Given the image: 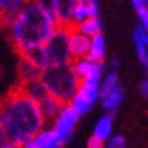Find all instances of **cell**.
<instances>
[{
  "label": "cell",
  "mask_w": 148,
  "mask_h": 148,
  "mask_svg": "<svg viewBox=\"0 0 148 148\" xmlns=\"http://www.w3.org/2000/svg\"><path fill=\"white\" fill-rule=\"evenodd\" d=\"M139 18H140L142 26H144L142 29L148 33V8H147V9H142V11H139Z\"/></svg>",
  "instance_id": "obj_24"
},
{
  "label": "cell",
  "mask_w": 148,
  "mask_h": 148,
  "mask_svg": "<svg viewBox=\"0 0 148 148\" xmlns=\"http://www.w3.org/2000/svg\"><path fill=\"white\" fill-rule=\"evenodd\" d=\"M68 104L77 112V115H82V113L89 110V107L92 106V101H91V100H88L86 97H83L82 94L76 92V95L71 98V101Z\"/></svg>",
  "instance_id": "obj_17"
},
{
  "label": "cell",
  "mask_w": 148,
  "mask_h": 148,
  "mask_svg": "<svg viewBox=\"0 0 148 148\" xmlns=\"http://www.w3.org/2000/svg\"><path fill=\"white\" fill-rule=\"evenodd\" d=\"M133 41H134V44H136V50H138V56L140 59V62L145 64L148 60V50L145 49V45L142 44V41H140V38L138 36L136 32L133 33Z\"/></svg>",
  "instance_id": "obj_20"
},
{
  "label": "cell",
  "mask_w": 148,
  "mask_h": 148,
  "mask_svg": "<svg viewBox=\"0 0 148 148\" xmlns=\"http://www.w3.org/2000/svg\"><path fill=\"white\" fill-rule=\"evenodd\" d=\"M116 88V74L115 73H110L109 76L106 77L104 80V83L101 86V89H100V95L101 97H106V95H109V94Z\"/></svg>",
  "instance_id": "obj_19"
},
{
  "label": "cell",
  "mask_w": 148,
  "mask_h": 148,
  "mask_svg": "<svg viewBox=\"0 0 148 148\" xmlns=\"http://www.w3.org/2000/svg\"><path fill=\"white\" fill-rule=\"evenodd\" d=\"M11 44L15 53L44 47L55 32V24L41 2L24 3L11 26Z\"/></svg>",
  "instance_id": "obj_2"
},
{
  "label": "cell",
  "mask_w": 148,
  "mask_h": 148,
  "mask_svg": "<svg viewBox=\"0 0 148 148\" xmlns=\"http://www.w3.org/2000/svg\"><path fill=\"white\" fill-rule=\"evenodd\" d=\"M140 92H142V95H144V97L148 98V79L140 82Z\"/></svg>",
  "instance_id": "obj_27"
},
{
  "label": "cell",
  "mask_w": 148,
  "mask_h": 148,
  "mask_svg": "<svg viewBox=\"0 0 148 148\" xmlns=\"http://www.w3.org/2000/svg\"><path fill=\"white\" fill-rule=\"evenodd\" d=\"M65 106H66V103L60 101L59 98L50 95V94L38 103V107L42 115L44 123H53V124H55V121L60 115V112L65 109Z\"/></svg>",
  "instance_id": "obj_6"
},
{
  "label": "cell",
  "mask_w": 148,
  "mask_h": 148,
  "mask_svg": "<svg viewBox=\"0 0 148 148\" xmlns=\"http://www.w3.org/2000/svg\"><path fill=\"white\" fill-rule=\"evenodd\" d=\"M23 2L15 0V2H6L0 0V29L11 27L14 20L17 18L20 9L23 8Z\"/></svg>",
  "instance_id": "obj_9"
},
{
  "label": "cell",
  "mask_w": 148,
  "mask_h": 148,
  "mask_svg": "<svg viewBox=\"0 0 148 148\" xmlns=\"http://www.w3.org/2000/svg\"><path fill=\"white\" fill-rule=\"evenodd\" d=\"M14 88L18 89L20 92H23L24 95H27L32 98L33 101L39 103L42 98L49 95V91L45 89V86L39 79H30V80H17V83L14 85Z\"/></svg>",
  "instance_id": "obj_7"
},
{
  "label": "cell",
  "mask_w": 148,
  "mask_h": 148,
  "mask_svg": "<svg viewBox=\"0 0 148 148\" xmlns=\"http://www.w3.org/2000/svg\"><path fill=\"white\" fill-rule=\"evenodd\" d=\"M44 50L49 60V66L71 64L70 55V33L62 27L55 29L53 35L44 44Z\"/></svg>",
  "instance_id": "obj_4"
},
{
  "label": "cell",
  "mask_w": 148,
  "mask_h": 148,
  "mask_svg": "<svg viewBox=\"0 0 148 148\" xmlns=\"http://www.w3.org/2000/svg\"><path fill=\"white\" fill-rule=\"evenodd\" d=\"M21 148H36V147H35V145H33L32 142H27V144H26V145H23Z\"/></svg>",
  "instance_id": "obj_30"
},
{
  "label": "cell",
  "mask_w": 148,
  "mask_h": 148,
  "mask_svg": "<svg viewBox=\"0 0 148 148\" xmlns=\"http://www.w3.org/2000/svg\"><path fill=\"white\" fill-rule=\"evenodd\" d=\"M39 80L42 82L50 95L59 98L60 101L66 104L76 95L80 82H82L71 64L47 66L45 70L41 71Z\"/></svg>",
  "instance_id": "obj_3"
},
{
  "label": "cell",
  "mask_w": 148,
  "mask_h": 148,
  "mask_svg": "<svg viewBox=\"0 0 148 148\" xmlns=\"http://www.w3.org/2000/svg\"><path fill=\"white\" fill-rule=\"evenodd\" d=\"M0 123L6 140L12 145L23 147L41 133L44 119L38 103L12 86L0 98Z\"/></svg>",
  "instance_id": "obj_1"
},
{
  "label": "cell",
  "mask_w": 148,
  "mask_h": 148,
  "mask_svg": "<svg viewBox=\"0 0 148 148\" xmlns=\"http://www.w3.org/2000/svg\"><path fill=\"white\" fill-rule=\"evenodd\" d=\"M125 147V140L123 136H115L109 140V145L107 148H124Z\"/></svg>",
  "instance_id": "obj_22"
},
{
  "label": "cell",
  "mask_w": 148,
  "mask_h": 148,
  "mask_svg": "<svg viewBox=\"0 0 148 148\" xmlns=\"http://www.w3.org/2000/svg\"><path fill=\"white\" fill-rule=\"evenodd\" d=\"M0 148H21V147H17V145H12V144H5L3 147H0Z\"/></svg>",
  "instance_id": "obj_29"
},
{
  "label": "cell",
  "mask_w": 148,
  "mask_h": 148,
  "mask_svg": "<svg viewBox=\"0 0 148 148\" xmlns=\"http://www.w3.org/2000/svg\"><path fill=\"white\" fill-rule=\"evenodd\" d=\"M123 95H124V91L121 86H116L115 89H113L109 95H106L104 100H103V106L107 109V112H116L118 106L121 103V100H123Z\"/></svg>",
  "instance_id": "obj_15"
},
{
  "label": "cell",
  "mask_w": 148,
  "mask_h": 148,
  "mask_svg": "<svg viewBox=\"0 0 148 148\" xmlns=\"http://www.w3.org/2000/svg\"><path fill=\"white\" fill-rule=\"evenodd\" d=\"M18 56L24 60H27L30 65H33L39 71H42L49 66V60H47V55H45L44 47H33V49L23 50V51L18 53Z\"/></svg>",
  "instance_id": "obj_10"
},
{
  "label": "cell",
  "mask_w": 148,
  "mask_h": 148,
  "mask_svg": "<svg viewBox=\"0 0 148 148\" xmlns=\"http://www.w3.org/2000/svg\"><path fill=\"white\" fill-rule=\"evenodd\" d=\"M91 49V39L85 36L80 32H73L70 33V55H71V62L79 59L86 58Z\"/></svg>",
  "instance_id": "obj_8"
},
{
  "label": "cell",
  "mask_w": 148,
  "mask_h": 148,
  "mask_svg": "<svg viewBox=\"0 0 148 148\" xmlns=\"http://www.w3.org/2000/svg\"><path fill=\"white\" fill-rule=\"evenodd\" d=\"M136 33H138V36L140 38L142 44L145 45V49L148 50V33L142 29V26H138V27H136Z\"/></svg>",
  "instance_id": "obj_23"
},
{
  "label": "cell",
  "mask_w": 148,
  "mask_h": 148,
  "mask_svg": "<svg viewBox=\"0 0 148 148\" xmlns=\"http://www.w3.org/2000/svg\"><path fill=\"white\" fill-rule=\"evenodd\" d=\"M41 71L36 70L33 65H30L27 60L20 58L18 62V80H30V79H39Z\"/></svg>",
  "instance_id": "obj_14"
},
{
  "label": "cell",
  "mask_w": 148,
  "mask_h": 148,
  "mask_svg": "<svg viewBox=\"0 0 148 148\" xmlns=\"http://www.w3.org/2000/svg\"><path fill=\"white\" fill-rule=\"evenodd\" d=\"M88 148H103V140H100L95 136H92L88 140Z\"/></svg>",
  "instance_id": "obj_25"
},
{
  "label": "cell",
  "mask_w": 148,
  "mask_h": 148,
  "mask_svg": "<svg viewBox=\"0 0 148 148\" xmlns=\"http://www.w3.org/2000/svg\"><path fill=\"white\" fill-rule=\"evenodd\" d=\"M133 6H134V9H136L138 12L148 8V6H147V2H139V0H134V2H133Z\"/></svg>",
  "instance_id": "obj_26"
},
{
  "label": "cell",
  "mask_w": 148,
  "mask_h": 148,
  "mask_svg": "<svg viewBox=\"0 0 148 148\" xmlns=\"http://www.w3.org/2000/svg\"><path fill=\"white\" fill-rule=\"evenodd\" d=\"M32 144L36 148H59L60 144L56 138V134L53 130H47L38 133L35 138L32 139Z\"/></svg>",
  "instance_id": "obj_12"
},
{
  "label": "cell",
  "mask_w": 148,
  "mask_h": 148,
  "mask_svg": "<svg viewBox=\"0 0 148 148\" xmlns=\"http://www.w3.org/2000/svg\"><path fill=\"white\" fill-rule=\"evenodd\" d=\"M86 11H88V18H97L98 17V3L86 2Z\"/></svg>",
  "instance_id": "obj_21"
},
{
  "label": "cell",
  "mask_w": 148,
  "mask_h": 148,
  "mask_svg": "<svg viewBox=\"0 0 148 148\" xmlns=\"http://www.w3.org/2000/svg\"><path fill=\"white\" fill-rule=\"evenodd\" d=\"M77 119H79L77 112L74 110L70 104H66L65 109L60 112V115L55 121V124H53L55 125L53 132H55L60 145H64L66 140L71 138V133H73V129H74V125H76Z\"/></svg>",
  "instance_id": "obj_5"
},
{
  "label": "cell",
  "mask_w": 148,
  "mask_h": 148,
  "mask_svg": "<svg viewBox=\"0 0 148 148\" xmlns=\"http://www.w3.org/2000/svg\"><path fill=\"white\" fill-rule=\"evenodd\" d=\"M88 18V11H86V2H77L73 11V21L76 24H80Z\"/></svg>",
  "instance_id": "obj_18"
},
{
  "label": "cell",
  "mask_w": 148,
  "mask_h": 148,
  "mask_svg": "<svg viewBox=\"0 0 148 148\" xmlns=\"http://www.w3.org/2000/svg\"><path fill=\"white\" fill-rule=\"evenodd\" d=\"M144 65H145V68H147V74H148V60H147V62H145Z\"/></svg>",
  "instance_id": "obj_32"
},
{
  "label": "cell",
  "mask_w": 148,
  "mask_h": 148,
  "mask_svg": "<svg viewBox=\"0 0 148 148\" xmlns=\"http://www.w3.org/2000/svg\"><path fill=\"white\" fill-rule=\"evenodd\" d=\"M103 58H104V39H103L101 33H98V35L92 36L91 49H89V53L86 55L85 59L92 62V64H101Z\"/></svg>",
  "instance_id": "obj_11"
},
{
  "label": "cell",
  "mask_w": 148,
  "mask_h": 148,
  "mask_svg": "<svg viewBox=\"0 0 148 148\" xmlns=\"http://www.w3.org/2000/svg\"><path fill=\"white\" fill-rule=\"evenodd\" d=\"M118 64H119L118 59H113V60H112V65H113V66H118Z\"/></svg>",
  "instance_id": "obj_31"
},
{
  "label": "cell",
  "mask_w": 148,
  "mask_h": 148,
  "mask_svg": "<svg viewBox=\"0 0 148 148\" xmlns=\"http://www.w3.org/2000/svg\"><path fill=\"white\" fill-rule=\"evenodd\" d=\"M6 144V134H5V130L2 127V123H0V147H3Z\"/></svg>",
  "instance_id": "obj_28"
},
{
  "label": "cell",
  "mask_w": 148,
  "mask_h": 148,
  "mask_svg": "<svg viewBox=\"0 0 148 148\" xmlns=\"http://www.w3.org/2000/svg\"><path fill=\"white\" fill-rule=\"evenodd\" d=\"M110 133H112V119L109 116L100 118V121L95 125V130H94V136L100 140H104L110 136Z\"/></svg>",
  "instance_id": "obj_16"
},
{
  "label": "cell",
  "mask_w": 148,
  "mask_h": 148,
  "mask_svg": "<svg viewBox=\"0 0 148 148\" xmlns=\"http://www.w3.org/2000/svg\"><path fill=\"white\" fill-rule=\"evenodd\" d=\"M77 32L83 33L85 36H95L98 33H101V23L98 18H86L77 26Z\"/></svg>",
  "instance_id": "obj_13"
}]
</instances>
